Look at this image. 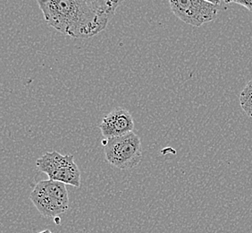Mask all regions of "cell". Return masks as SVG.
I'll use <instances>...</instances> for the list:
<instances>
[{"label": "cell", "instance_id": "6da1fadb", "mask_svg": "<svg viewBox=\"0 0 252 233\" xmlns=\"http://www.w3.org/2000/svg\"><path fill=\"white\" fill-rule=\"evenodd\" d=\"M48 25L61 34L86 39L106 29L122 1L38 0Z\"/></svg>", "mask_w": 252, "mask_h": 233}, {"label": "cell", "instance_id": "7a4b0ae2", "mask_svg": "<svg viewBox=\"0 0 252 233\" xmlns=\"http://www.w3.org/2000/svg\"><path fill=\"white\" fill-rule=\"evenodd\" d=\"M34 206L46 218L57 217L69 209V195L65 184L53 180L39 181L30 194Z\"/></svg>", "mask_w": 252, "mask_h": 233}, {"label": "cell", "instance_id": "3957f363", "mask_svg": "<svg viewBox=\"0 0 252 233\" xmlns=\"http://www.w3.org/2000/svg\"><path fill=\"white\" fill-rule=\"evenodd\" d=\"M103 143L106 160L117 169L131 170L141 162L142 146L135 133L106 139Z\"/></svg>", "mask_w": 252, "mask_h": 233}, {"label": "cell", "instance_id": "277c9868", "mask_svg": "<svg viewBox=\"0 0 252 233\" xmlns=\"http://www.w3.org/2000/svg\"><path fill=\"white\" fill-rule=\"evenodd\" d=\"M36 166L41 172L48 175L49 180L81 187V172L71 155H62L56 151L46 153L36 160Z\"/></svg>", "mask_w": 252, "mask_h": 233}, {"label": "cell", "instance_id": "5b68a950", "mask_svg": "<svg viewBox=\"0 0 252 233\" xmlns=\"http://www.w3.org/2000/svg\"><path fill=\"white\" fill-rule=\"evenodd\" d=\"M220 1L205 0H171L170 7L176 17L185 24L200 27L217 19Z\"/></svg>", "mask_w": 252, "mask_h": 233}, {"label": "cell", "instance_id": "8992f818", "mask_svg": "<svg viewBox=\"0 0 252 233\" xmlns=\"http://www.w3.org/2000/svg\"><path fill=\"white\" fill-rule=\"evenodd\" d=\"M99 128L106 139L124 136L134 129V120L131 113L118 107L103 117Z\"/></svg>", "mask_w": 252, "mask_h": 233}, {"label": "cell", "instance_id": "52a82bcc", "mask_svg": "<svg viewBox=\"0 0 252 233\" xmlns=\"http://www.w3.org/2000/svg\"><path fill=\"white\" fill-rule=\"evenodd\" d=\"M240 103L244 112L247 114L248 116L252 117V98L240 99Z\"/></svg>", "mask_w": 252, "mask_h": 233}, {"label": "cell", "instance_id": "ba28073f", "mask_svg": "<svg viewBox=\"0 0 252 233\" xmlns=\"http://www.w3.org/2000/svg\"><path fill=\"white\" fill-rule=\"evenodd\" d=\"M247 98H252V79L243 89L240 96V99H247Z\"/></svg>", "mask_w": 252, "mask_h": 233}, {"label": "cell", "instance_id": "9c48e42d", "mask_svg": "<svg viewBox=\"0 0 252 233\" xmlns=\"http://www.w3.org/2000/svg\"><path fill=\"white\" fill-rule=\"evenodd\" d=\"M225 3H234V4L243 5L249 11L252 12V0H233V1H226Z\"/></svg>", "mask_w": 252, "mask_h": 233}, {"label": "cell", "instance_id": "30bf717a", "mask_svg": "<svg viewBox=\"0 0 252 233\" xmlns=\"http://www.w3.org/2000/svg\"><path fill=\"white\" fill-rule=\"evenodd\" d=\"M55 222H56V224H60V218H59V216H57V217H55Z\"/></svg>", "mask_w": 252, "mask_h": 233}, {"label": "cell", "instance_id": "8fae6325", "mask_svg": "<svg viewBox=\"0 0 252 233\" xmlns=\"http://www.w3.org/2000/svg\"><path fill=\"white\" fill-rule=\"evenodd\" d=\"M43 233H52V232H51V231H50V230H48V229H47V230H43Z\"/></svg>", "mask_w": 252, "mask_h": 233}, {"label": "cell", "instance_id": "7c38bea8", "mask_svg": "<svg viewBox=\"0 0 252 233\" xmlns=\"http://www.w3.org/2000/svg\"><path fill=\"white\" fill-rule=\"evenodd\" d=\"M43 233V231H42V232H40V233Z\"/></svg>", "mask_w": 252, "mask_h": 233}]
</instances>
